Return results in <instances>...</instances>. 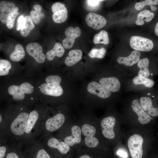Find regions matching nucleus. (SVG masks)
<instances>
[{
	"label": "nucleus",
	"mask_w": 158,
	"mask_h": 158,
	"mask_svg": "<svg viewBox=\"0 0 158 158\" xmlns=\"http://www.w3.org/2000/svg\"><path fill=\"white\" fill-rule=\"evenodd\" d=\"M46 83H44L40 86V89L43 94L55 97L61 95L63 90L60 85L61 78L57 75L48 76L46 78Z\"/></svg>",
	"instance_id": "1"
},
{
	"label": "nucleus",
	"mask_w": 158,
	"mask_h": 158,
	"mask_svg": "<svg viewBox=\"0 0 158 158\" xmlns=\"http://www.w3.org/2000/svg\"><path fill=\"white\" fill-rule=\"evenodd\" d=\"M34 91V87L30 83L24 82L19 86L12 85L8 89V93L11 95L13 99L16 100L23 99L25 97V94H30Z\"/></svg>",
	"instance_id": "2"
},
{
	"label": "nucleus",
	"mask_w": 158,
	"mask_h": 158,
	"mask_svg": "<svg viewBox=\"0 0 158 158\" xmlns=\"http://www.w3.org/2000/svg\"><path fill=\"white\" fill-rule=\"evenodd\" d=\"M143 142L142 137L138 134H135L129 138L128 146L132 158H142Z\"/></svg>",
	"instance_id": "3"
},
{
	"label": "nucleus",
	"mask_w": 158,
	"mask_h": 158,
	"mask_svg": "<svg viewBox=\"0 0 158 158\" xmlns=\"http://www.w3.org/2000/svg\"><path fill=\"white\" fill-rule=\"evenodd\" d=\"M132 48L137 51H149L153 47L154 44L151 40L141 36H133L130 40Z\"/></svg>",
	"instance_id": "4"
},
{
	"label": "nucleus",
	"mask_w": 158,
	"mask_h": 158,
	"mask_svg": "<svg viewBox=\"0 0 158 158\" xmlns=\"http://www.w3.org/2000/svg\"><path fill=\"white\" fill-rule=\"evenodd\" d=\"M28 116V113L22 112L16 118L11 126V129L13 133L18 135H21L24 133Z\"/></svg>",
	"instance_id": "5"
},
{
	"label": "nucleus",
	"mask_w": 158,
	"mask_h": 158,
	"mask_svg": "<svg viewBox=\"0 0 158 158\" xmlns=\"http://www.w3.org/2000/svg\"><path fill=\"white\" fill-rule=\"evenodd\" d=\"M53 13L52 18L57 23L65 22L68 18V11L65 5L63 4L57 2L54 4L51 7Z\"/></svg>",
	"instance_id": "6"
},
{
	"label": "nucleus",
	"mask_w": 158,
	"mask_h": 158,
	"mask_svg": "<svg viewBox=\"0 0 158 158\" xmlns=\"http://www.w3.org/2000/svg\"><path fill=\"white\" fill-rule=\"evenodd\" d=\"M81 30L78 27L75 28L70 26L65 31L66 37L62 41L63 45L66 49L71 48L73 45L75 38L79 37L81 34Z\"/></svg>",
	"instance_id": "7"
},
{
	"label": "nucleus",
	"mask_w": 158,
	"mask_h": 158,
	"mask_svg": "<svg viewBox=\"0 0 158 158\" xmlns=\"http://www.w3.org/2000/svg\"><path fill=\"white\" fill-rule=\"evenodd\" d=\"M26 51L37 62L42 63L45 61V56L43 52L42 46L39 44L35 42L29 43L26 46Z\"/></svg>",
	"instance_id": "8"
},
{
	"label": "nucleus",
	"mask_w": 158,
	"mask_h": 158,
	"mask_svg": "<svg viewBox=\"0 0 158 158\" xmlns=\"http://www.w3.org/2000/svg\"><path fill=\"white\" fill-rule=\"evenodd\" d=\"M85 21L87 25L95 30H99L104 27L107 20L103 16L94 13H89L86 16Z\"/></svg>",
	"instance_id": "9"
},
{
	"label": "nucleus",
	"mask_w": 158,
	"mask_h": 158,
	"mask_svg": "<svg viewBox=\"0 0 158 158\" xmlns=\"http://www.w3.org/2000/svg\"><path fill=\"white\" fill-rule=\"evenodd\" d=\"M116 120L112 116H109L104 118L102 121L101 125L103 129L102 133L105 138L112 139L115 137L113 128L115 123Z\"/></svg>",
	"instance_id": "10"
},
{
	"label": "nucleus",
	"mask_w": 158,
	"mask_h": 158,
	"mask_svg": "<svg viewBox=\"0 0 158 158\" xmlns=\"http://www.w3.org/2000/svg\"><path fill=\"white\" fill-rule=\"evenodd\" d=\"M87 90L89 93L104 99L108 98L111 94L110 92L95 81H92L88 84Z\"/></svg>",
	"instance_id": "11"
},
{
	"label": "nucleus",
	"mask_w": 158,
	"mask_h": 158,
	"mask_svg": "<svg viewBox=\"0 0 158 158\" xmlns=\"http://www.w3.org/2000/svg\"><path fill=\"white\" fill-rule=\"evenodd\" d=\"M99 82L100 84L111 92H117L121 88V85L119 80L115 77L102 78Z\"/></svg>",
	"instance_id": "12"
},
{
	"label": "nucleus",
	"mask_w": 158,
	"mask_h": 158,
	"mask_svg": "<svg viewBox=\"0 0 158 158\" xmlns=\"http://www.w3.org/2000/svg\"><path fill=\"white\" fill-rule=\"evenodd\" d=\"M131 107L133 110L137 115L138 120L141 123L144 124L150 122L151 117L142 108L138 99L133 100Z\"/></svg>",
	"instance_id": "13"
},
{
	"label": "nucleus",
	"mask_w": 158,
	"mask_h": 158,
	"mask_svg": "<svg viewBox=\"0 0 158 158\" xmlns=\"http://www.w3.org/2000/svg\"><path fill=\"white\" fill-rule=\"evenodd\" d=\"M15 8L11 2L2 1L0 2V20L4 24L7 23L8 18Z\"/></svg>",
	"instance_id": "14"
},
{
	"label": "nucleus",
	"mask_w": 158,
	"mask_h": 158,
	"mask_svg": "<svg viewBox=\"0 0 158 158\" xmlns=\"http://www.w3.org/2000/svg\"><path fill=\"white\" fill-rule=\"evenodd\" d=\"M65 121V117L63 114H57L47 120L45 123L46 128L50 132L55 131L63 124Z\"/></svg>",
	"instance_id": "15"
},
{
	"label": "nucleus",
	"mask_w": 158,
	"mask_h": 158,
	"mask_svg": "<svg viewBox=\"0 0 158 158\" xmlns=\"http://www.w3.org/2000/svg\"><path fill=\"white\" fill-rule=\"evenodd\" d=\"M140 101L141 107L149 115L153 117L158 115V108L153 107L152 100L150 97H141Z\"/></svg>",
	"instance_id": "16"
},
{
	"label": "nucleus",
	"mask_w": 158,
	"mask_h": 158,
	"mask_svg": "<svg viewBox=\"0 0 158 158\" xmlns=\"http://www.w3.org/2000/svg\"><path fill=\"white\" fill-rule=\"evenodd\" d=\"M140 53L138 51L134 50L127 57H119L117 59L118 62L120 64H124L127 66H131L140 60Z\"/></svg>",
	"instance_id": "17"
},
{
	"label": "nucleus",
	"mask_w": 158,
	"mask_h": 158,
	"mask_svg": "<svg viewBox=\"0 0 158 158\" xmlns=\"http://www.w3.org/2000/svg\"><path fill=\"white\" fill-rule=\"evenodd\" d=\"M72 135L65 138V143L70 146L79 143L81 140V130L80 128L76 125L74 126L71 128Z\"/></svg>",
	"instance_id": "18"
},
{
	"label": "nucleus",
	"mask_w": 158,
	"mask_h": 158,
	"mask_svg": "<svg viewBox=\"0 0 158 158\" xmlns=\"http://www.w3.org/2000/svg\"><path fill=\"white\" fill-rule=\"evenodd\" d=\"M68 55L66 58L65 63L67 66H71L82 59V52L80 49L73 50L69 52Z\"/></svg>",
	"instance_id": "19"
},
{
	"label": "nucleus",
	"mask_w": 158,
	"mask_h": 158,
	"mask_svg": "<svg viewBox=\"0 0 158 158\" xmlns=\"http://www.w3.org/2000/svg\"><path fill=\"white\" fill-rule=\"evenodd\" d=\"M48 145L53 148H56L61 153L65 154L69 150L70 147L65 142H59L56 138H52L48 141Z\"/></svg>",
	"instance_id": "20"
},
{
	"label": "nucleus",
	"mask_w": 158,
	"mask_h": 158,
	"mask_svg": "<svg viewBox=\"0 0 158 158\" xmlns=\"http://www.w3.org/2000/svg\"><path fill=\"white\" fill-rule=\"evenodd\" d=\"M64 52L65 49L62 44L59 42H57L55 44L53 48L47 53L46 57L48 60L51 61L55 56L61 57Z\"/></svg>",
	"instance_id": "21"
},
{
	"label": "nucleus",
	"mask_w": 158,
	"mask_h": 158,
	"mask_svg": "<svg viewBox=\"0 0 158 158\" xmlns=\"http://www.w3.org/2000/svg\"><path fill=\"white\" fill-rule=\"evenodd\" d=\"M149 60L146 57L140 60L138 62V66L140 70L138 73V76L141 78H148L150 75L148 67Z\"/></svg>",
	"instance_id": "22"
},
{
	"label": "nucleus",
	"mask_w": 158,
	"mask_h": 158,
	"mask_svg": "<svg viewBox=\"0 0 158 158\" xmlns=\"http://www.w3.org/2000/svg\"><path fill=\"white\" fill-rule=\"evenodd\" d=\"M154 16V13L151 12L150 10H146L143 11L138 14L135 23L137 25H142L144 23V21L149 22L152 20Z\"/></svg>",
	"instance_id": "23"
},
{
	"label": "nucleus",
	"mask_w": 158,
	"mask_h": 158,
	"mask_svg": "<svg viewBox=\"0 0 158 158\" xmlns=\"http://www.w3.org/2000/svg\"><path fill=\"white\" fill-rule=\"evenodd\" d=\"M25 52L22 45L20 44H17L15 49L11 54L10 59L14 61H19L25 56Z\"/></svg>",
	"instance_id": "24"
},
{
	"label": "nucleus",
	"mask_w": 158,
	"mask_h": 158,
	"mask_svg": "<svg viewBox=\"0 0 158 158\" xmlns=\"http://www.w3.org/2000/svg\"><path fill=\"white\" fill-rule=\"evenodd\" d=\"M24 18L25 23L21 29L20 34L22 36L26 37L29 35L32 30L34 28L35 25L30 15L26 16Z\"/></svg>",
	"instance_id": "25"
},
{
	"label": "nucleus",
	"mask_w": 158,
	"mask_h": 158,
	"mask_svg": "<svg viewBox=\"0 0 158 158\" xmlns=\"http://www.w3.org/2000/svg\"><path fill=\"white\" fill-rule=\"evenodd\" d=\"M39 117L38 112L34 110L31 111L28 119L25 132L26 133H30L37 121Z\"/></svg>",
	"instance_id": "26"
},
{
	"label": "nucleus",
	"mask_w": 158,
	"mask_h": 158,
	"mask_svg": "<svg viewBox=\"0 0 158 158\" xmlns=\"http://www.w3.org/2000/svg\"><path fill=\"white\" fill-rule=\"evenodd\" d=\"M133 82L135 85H143L148 88H151L154 84V81L148 78H141L136 76L133 79Z\"/></svg>",
	"instance_id": "27"
},
{
	"label": "nucleus",
	"mask_w": 158,
	"mask_h": 158,
	"mask_svg": "<svg viewBox=\"0 0 158 158\" xmlns=\"http://www.w3.org/2000/svg\"><path fill=\"white\" fill-rule=\"evenodd\" d=\"M93 41L95 44L103 43L108 44L109 42V39L107 32L104 30L100 31L94 36Z\"/></svg>",
	"instance_id": "28"
},
{
	"label": "nucleus",
	"mask_w": 158,
	"mask_h": 158,
	"mask_svg": "<svg viewBox=\"0 0 158 158\" xmlns=\"http://www.w3.org/2000/svg\"><path fill=\"white\" fill-rule=\"evenodd\" d=\"M11 65L8 61L0 59V76H4L8 74Z\"/></svg>",
	"instance_id": "29"
},
{
	"label": "nucleus",
	"mask_w": 158,
	"mask_h": 158,
	"mask_svg": "<svg viewBox=\"0 0 158 158\" xmlns=\"http://www.w3.org/2000/svg\"><path fill=\"white\" fill-rule=\"evenodd\" d=\"M106 50L104 48L100 49H93L89 52L88 56L91 58L103 59L105 56Z\"/></svg>",
	"instance_id": "30"
},
{
	"label": "nucleus",
	"mask_w": 158,
	"mask_h": 158,
	"mask_svg": "<svg viewBox=\"0 0 158 158\" xmlns=\"http://www.w3.org/2000/svg\"><path fill=\"white\" fill-rule=\"evenodd\" d=\"M81 130L83 134L86 137L94 136L96 132L95 128L88 124L83 125Z\"/></svg>",
	"instance_id": "31"
},
{
	"label": "nucleus",
	"mask_w": 158,
	"mask_h": 158,
	"mask_svg": "<svg viewBox=\"0 0 158 158\" xmlns=\"http://www.w3.org/2000/svg\"><path fill=\"white\" fill-rule=\"evenodd\" d=\"M18 8L17 7H15L13 11L8 18L6 23V25L9 29L12 28L14 26L15 19L19 14V13L18 12Z\"/></svg>",
	"instance_id": "32"
},
{
	"label": "nucleus",
	"mask_w": 158,
	"mask_h": 158,
	"mask_svg": "<svg viewBox=\"0 0 158 158\" xmlns=\"http://www.w3.org/2000/svg\"><path fill=\"white\" fill-rule=\"evenodd\" d=\"M158 4V1L157 0H146L144 1L136 3L135 5V7L137 10H140L146 5L152 6L157 5Z\"/></svg>",
	"instance_id": "33"
},
{
	"label": "nucleus",
	"mask_w": 158,
	"mask_h": 158,
	"mask_svg": "<svg viewBox=\"0 0 158 158\" xmlns=\"http://www.w3.org/2000/svg\"><path fill=\"white\" fill-rule=\"evenodd\" d=\"M30 13L33 23L36 24H38L44 16V13L42 12H37L34 10H32Z\"/></svg>",
	"instance_id": "34"
},
{
	"label": "nucleus",
	"mask_w": 158,
	"mask_h": 158,
	"mask_svg": "<svg viewBox=\"0 0 158 158\" xmlns=\"http://www.w3.org/2000/svg\"><path fill=\"white\" fill-rule=\"evenodd\" d=\"M85 142L87 147L91 148L96 147L99 143L98 140L94 136L86 137Z\"/></svg>",
	"instance_id": "35"
},
{
	"label": "nucleus",
	"mask_w": 158,
	"mask_h": 158,
	"mask_svg": "<svg viewBox=\"0 0 158 158\" xmlns=\"http://www.w3.org/2000/svg\"><path fill=\"white\" fill-rule=\"evenodd\" d=\"M25 18L22 15H21L18 18L16 24V30H19L21 29L24 25Z\"/></svg>",
	"instance_id": "36"
},
{
	"label": "nucleus",
	"mask_w": 158,
	"mask_h": 158,
	"mask_svg": "<svg viewBox=\"0 0 158 158\" xmlns=\"http://www.w3.org/2000/svg\"><path fill=\"white\" fill-rule=\"evenodd\" d=\"M36 158H51L47 152L43 149H41L38 152Z\"/></svg>",
	"instance_id": "37"
},
{
	"label": "nucleus",
	"mask_w": 158,
	"mask_h": 158,
	"mask_svg": "<svg viewBox=\"0 0 158 158\" xmlns=\"http://www.w3.org/2000/svg\"><path fill=\"white\" fill-rule=\"evenodd\" d=\"M103 0H86L87 5L92 7H95L98 6L99 3Z\"/></svg>",
	"instance_id": "38"
},
{
	"label": "nucleus",
	"mask_w": 158,
	"mask_h": 158,
	"mask_svg": "<svg viewBox=\"0 0 158 158\" xmlns=\"http://www.w3.org/2000/svg\"><path fill=\"white\" fill-rule=\"evenodd\" d=\"M6 148L4 146H0V158H4L6 155Z\"/></svg>",
	"instance_id": "39"
},
{
	"label": "nucleus",
	"mask_w": 158,
	"mask_h": 158,
	"mask_svg": "<svg viewBox=\"0 0 158 158\" xmlns=\"http://www.w3.org/2000/svg\"><path fill=\"white\" fill-rule=\"evenodd\" d=\"M117 154L123 158H127L128 157L127 153L123 150H119L117 152Z\"/></svg>",
	"instance_id": "40"
},
{
	"label": "nucleus",
	"mask_w": 158,
	"mask_h": 158,
	"mask_svg": "<svg viewBox=\"0 0 158 158\" xmlns=\"http://www.w3.org/2000/svg\"><path fill=\"white\" fill-rule=\"evenodd\" d=\"M6 158H19L18 155L13 152L9 153L7 154Z\"/></svg>",
	"instance_id": "41"
},
{
	"label": "nucleus",
	"mask_w": 158,
	"mask_h": 158,
	"mask_svg": "<svg viewBox=\"0 0 158 158\" xmlns=\"http://www.w3.org/2000/svg\"><path fill=\"white\" fill-rule=\"evenodd\" d=\"M35 10L37 12H42V8L41 6L39 5L36 4L33 7Z\"/></svg>",
	"instance_id": "42"
},
{
	"label": "nucleus",
	"mask_w": 158,
	"mask_h": 158,
	"mask_svg": "<svg viewBox=\"0 0 158 158\" xmlns=\"http://www.w3.org/2000/svg\"><path fill=\"white\" fill-rule=\"evenodd\" d=\"M158 23H157L156 25L155 28V32L156 35L158 36Z\"/></svg>",
	"instance_id": "43"
},
{
	"label": "nucleus",
	"mask_w": 158,
	"mask_h": 158,
	"mask_svg": "<svg viewBox=\"0 0 158 158\" xmlns=\"http://www.w3.org/2000/svg\"><path fill=\"white\" fill-rule=\"evenodd\" d=\"M79 158H91L90 157V156L87 155H83L80 157Z\"/></svg>",
	"instance_id": "44"
},
{
	"label": "nucleus",
	"mask_w": 158,
	"mask_h": 158,
	"mask_svg": "<svg viewBox=\"0 0 158 158\" xmlns=\"http://www.w3.org/2000/svg\"><path fill=\"white\" fill-rule=\"evenodd\" d=\"M150 6V7H151V9L153 11H156L157 10V7L154 6H153V5L152 6Z\"/></svg>",
	"instance_id": "45"
},
{
	"label": "nucleus",
	"mask_w": 158,
	"mask_h": 158,
	"mask_svg": "<svg viewBox=\"0 0 158 158\" xmlns=\"http://www.w3.org/2000/svg\"><path fill=\"white\" fill-rule=\"evenodd\" d=\"M3 120V118L2 116L0 114V124H1Z\"/></svg>",
	"instance_id": "46"
}]
</instances>
